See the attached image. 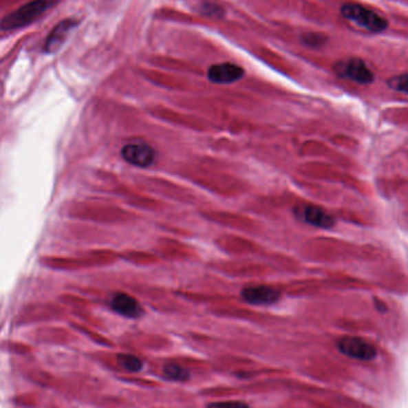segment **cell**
Listing matches in <instances>:
<instances>
[{
  "label": "cell",
  "instance_id": "obj_1",
  "mask_svg": "<svg viewBox=\"0 0 408 408\" xmlns=\"http://www.w3.org/2000/svg\"><path fill=\"white\" fill-rule=\"evenodd\" d=\"M60 0H32L27 4L6 14L0 21V30L12 32L30 25L43 14L58 4Z\"/></svg>",
  "mask_w": 408,
  "mask_h": 408
},
{
  "label": "cell",
  "instance_id": "obj_2",
  "mask_svg": "<svg viewBox=\"0 0 408 408\" xmlns=\"http://www.w3.org/2000/svg\"><path fill=\"white\" fill-rule=\"evenodd\" d=\"M341 14L347 21L356 23L359 27L372 32H382L388 27V22L381 14L363 5L356 3H346L341 6Z\"/></svg>",
  "mask_w": 408,
  "mask_h": 408
},
{
  "label": "cell",
  "instance_id": "obj_3",
  "mask_svg": "<svg viewBox=\"0 0 408 408\" xmlns=\"http://www.w3.org/2000/svg\"><path fill=\"white\" fill-rule=\"evenodd\" d=\"M121 155L125 162L141 169L149 167L155 162V151L151 144L142 141H135L123 146Z\"/></svg>",
  "mask_w": 408,
  "mask_h": 408
},
{
  "label": "cell",
  "instance_id": "obj_4",
  "mask_svg": "<svg viewBox=\"0 0 408 408\" xmlns=\"http://www.w3.org/2000/svg\"><path fill=\"white\" fill-rule=\"evenodd\" d=\"M338 349L341 354L358 361H372L376 357L375 346L357 336H344L338 341Z\"/></svg>",
  "mask_w": 408,
  "mask_h": 408
},
{
  "label": "cell",
  "instance_id": "obj_5",
  "mask_svg": "<svg viewBox=\"0 0 408 408\" xmlns=\"http://www.w3.org/2000/svg\"><path fill=\"white\" fill-rule=\"evenodd\" d=\"M241 297L244 301L251 305H270L281 300L282 292L274 286L258 284L245 288L241 292Z\"/></svg>",
  "mask_w": 408,
  "mask_h": 408
},
{
  "label": "cell",
  "instance_id": "obj_6",
  "mask_svg": "<svg viewBox=\"0 0 408 408\" xmlns=\"http://www.w3.org/2000/svg\"><path fill=\"white\" fill-rule=\"evenodd\" d=\"M336 71L341 76L363 85L374 81V73L361 58H350L347 61L336 63Z\"/></svg>",
  "mask_w": 408,
  "mask_h": 408
},
{
  "label": "cell",
  "instance_id": "obj_7",
  "mask_svg": "<svg viewBox=\"0 0 408 408\" xmlns=\"http://www.w3.org/2000/svg\"><path fill=\"white\" fill-rule=\"evenodd\" d=\"M295 213L301 220L305 221V224L314 226L318 228H331L336 222L328 211H323V208H320V206H313V204L297 206Z\"/></svg>",
  "mask_w": 408,
  "mask_h": 408
},
{
  "label": "cell",
  "instance_id": "obj_8",
  "mask_svg": "<svg viewBox=\"0 0 408 408\" xmlns=\"http://www.w3.org/2000/svg\"><path fill=\"white\" fill-rule=\"evenodd\" d=\"M76 25H78V21L74 19H63L58 23L45 39L43 52L47 54H53L55 52H58L67 39L68 34L72 32Z\"/></svg>",
  "mask_w": 408,
  "mask_h": 408
},
{
  "label": "cell",
  "instance_id": "obj_9",
  "mask_svg": "<svg viewBox=\"0 0 408 408\" xmlns=\"http://www.w3.org/2000/svg\"><path fill=\"white\" fill-rule=\"evenodd\" d=\"M244 73V69L235 63H216L208 69V78L215 84H232L240 80Z\"/></svg>",
  "mask_w": 408,
  "mask_h": 408
},
{
  "label": "cell",
  "instance_id": "obj_10",
  "mask_svg": "<svg viewBox=\"0 0 408 408\" xmlns=\"http://www.w3.org/2000/svg\"><path fill=\"white\" fill-rule=\"evenodd\" d=\"M110 305L112 310H115L117 314L126 316L129 319L139 318L144 313L142 305H140L139 301L126 292H117L110 300Z\"/></svg>",
  "mask_w": 408,
  "mask_h": 408
},
{
  "label": "cell",
  "instance_id": "obj_11",
  "mask_svg": "<svg viewBox=\"0 0 408 408\" xmlns=\"http://www.w3.org/2000/svg\"><path fill=\"white\" fill-rule=\"evenodd\" d=\"M208 217H211V220L216 222H220V224H226L233 228L248 229L252 226L250 219L235 215V214L232 215V213H227V211H211L208 213Z\"/></svg>",
  "mask_w": 408,
  "mask_h": 408
},
{
  "label": "cell",
  "instance_id": "obj_12",
  "mask_svg": "<svg viewBox=\"0 0 408 408\" xmlns=\"http://www.w3.org/2000/svg\"><path fill=\"white\" fill-rule=\"evenodd\" d=\"M217 244L220 245L221 248L228 250L234 253H245V252H253L257 246H255L251 241L246 239L238 238V237H221L217 240Z\"/></svg>",
  "mask_w": 408,
  "mask_h": 408
},
{
  "label": "cell",
  "instance_id": "obj_13",
  "mask_svg": "<svg viewBox=\"0 0 408 408\" xmlns=\"http://www.w3.org/2000/svg\"><path fill=\"white\" fill-rule=\"evenodd\" d=\"M118 363L121 364L123 368L130 372H138L142 369L144 364L141 359L138 358L133 354H120L118 356Z\"/></svg>",
  "mask_w": 408,
  "mask_h": 408
},
{
  "label": "cell",
  "instance_id": "obj_14",
  "mask_svg": "<svg viewBox=\"0 0 408 408\" xmlns=\"http://www.w3.org/2000/svg\"><path fill=\"white\" fill-rule=\"evenodd\" d=\"M164 374L173 381H185L188 380L189 372L186 369L182 368L177 364H167L164 367Z\"/></svg>",
  "mask_w": 408,
  "mask_h": 408
},
{
  "label": "cell",
  "instance_id": "obj_15",
  "mask_svg": "<svg viewBox=\"0 0 408 408\" xmlns=\"http://www.w3.org/2000/svg\"><path fill=\"white\" fill-rule=\"evenodd\" d=\"M388 86L393 90L408 94V74H401V76L390 78L388 80Z\"/></svg>",
  "mask_w": 408,
  "mask_h": 408
},
{
  "label": "cell",
  "instance_id": "obj_16",
  "mask_svg": "<svg viewBox=\"0 0 408 408\" xmlns=\"http://www.w3.org/2000/svg\"><path fill=\"white\" fill-rule=\"evenodd\" d=\"M126 258L127 259L129 258V259L134 260L135 263H139V264H152L155 260V257L153 256V255H147L144 252L138 253V252L130 251L129 253H127Z\"/></svg>",
  "mask_w": 408,
  "mask_h": 408
},
{
  "label": "cell",
  "instance_id": "obj_17",
  "mask_svg": "<svg viewBox=\"0 0 408 408\" xmlns=\"http://www.w3.org/2000/svg\"><path fill=\"white\" fill-rule=\"evenodd\" d=\"M325 42H326V36H323L321 34H316V32L305 34L303 36V43L308 47H320Z\"/></svg>",
  "mask_w": 408,
  "mask_h": 408
},
{
  "label": "cell",
  "instance_id": "obj_18",
  "mask_svg": "<svg viewBox=\"0 0 408 408\" xmlns=\"http://www.w3.org/2000/svg\"><path fill=\"white\" fill-rule=\"evenodd\" d=\"M208 408H250L241 401H224V402H214L208 406Z\"/></svg>",
  "mask_w": 408,
  "mask_h": 408
}]
</instances>
